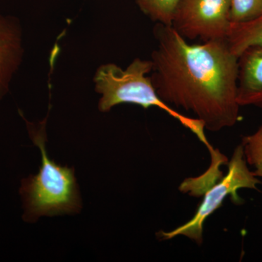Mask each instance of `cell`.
Segmentation results:
<instances>
[{"mask_svg": "<svg viewBox=\"0 0 262 262\" xmlns=\"http://www.w3.org/2000/svg\"><path fill=\"white\" fill-rule=\"evenodd\" d=\"M151 80L161 99L191 112L217 132L239 120L238 57L227 39L189 44L171 26L156 24Z\"/></svg>", "mask_w": 262, "mask_h": 262, "instance_id": "cell-1", "label": "cell"}, {"mask_svg": "<svg viewBox=\"0 0 262 262\" xmlns=\"http://www.w3.org/2000/svg\"><path fill=\"white\" fill-rule=\"evenodd\" d=\"M151 60L136 58L125 70L115 63H104L98 67L94 77L95 91L101 95L98 107L101 113L110 112L117 105L132 103L144 108L155 106L163 110L191 131L206 146L211 155L215 149L205 134L204 124L195 117L186 116L164 102L157 93L151 77Z\"/></svg>", "mask_w": 262, "mask_h": 262, "instance_id": "cell-2", "label": "cell"}, {"mask_svg": "<svg viewBox=\"0 0 262 262\" xmlns=\"http://www.w3.org/2000/svg\"><path fill=\"white\" fill-rule=\"evenodd\" d=\"M37 128L27 122L29 135L42 153L39 173L22 179L20 194L25 210L23 219L36 222L40 216L77 213L82 201L75 175V169L61 166L48 157L46 143V122Z\"/></svg>", "mask_w": 262, "mask_h": 262, "instance_id": "cell-3", "label": "cell"}, {"mask_svg": "<svg viewBox=\"0 0 262 262\" xmlns=\"http://www.w3.org/2000/svg\"><path fill=\"white\" fill-rule=\"evenodd\" d=\"M227 166L228 172L227 175L207 189L195 214L189 222L170 232L160 231L157 235L163 241L182 235L201 246L203 242L205 222L222 207L227 196L230 195L232 202L235 204L241 205L244 203V201L237 194V190L241 189L258 190L257 185L261 184V182L248 168L241 144L236 146Z\"/></svg>", "mask_w": 262, "mask_h": 262, "instance_id": "cell-4", "label": "cell"}, {"mask_svg": "<svg viewBox=\"0 0 262 262\" xmlns=\"http://www.w3.org/2000/svg\"><path fill=\"white\" fill-rule=\"evenodd\" d=\"M229 0H179L173 27L187 40L227 39L230 30Z\"/></svg>", "mask_w": 262, "mask_h": 262, "instance_id": "cell-5", "label": "cell"}, {"mask_svg": "<svg viewBox=\"0 0 262 262\" xmlns=\"http://www.w3.org/2000/svg\"><path fill=\"white\" fill-rule=\"evenodd\" d=\"M24 56V32L20 20L0 13V101L9 92Z\"/></svg>", "mask_w": 262, "mask_h": 262, "instance_id": "cell-6", "label": "cell"}, {"mask_svg": "<svg viewBox=\"0 0 262 262\" xmlns=\"http://www.w3.org/2000/svg\"><path fill=\"white\" fill-rule=\"evenodd\" d=\"M237 102L262 108V46H253L238 56Z\"/></svg>", "mask_w": 262, "mask_h": 262, "instance_id": "cell-7", "label": "cell"}, {"mask_svg": "<svg viewBox=\"0 0 262 262\" xmlns=\"http://www.w3.org/2000/svg\"><path fill=\"white\" fill-rule=\"evenodd\" d=\"M227 42L237 57L248 48L262 46V15L248 23L232 24Z\"/></svg>", "mask_w": 262, "mask_h": 262, "instance_id": "cell-8", "label": "cell"}, {"mask_svg": "<svg viewBox=\"0 0 262 262\" xmlns=\"http://www.w3.org/2000/svg\"><path fill=\"white\" fill-rule=\"evenodd\" d=\"M179 0H136L141 11L152 21L172 26Z\"/></svg>", "mask_w": 262, "mask_h": 262, "instance_id": "cell-9", "label": "cell"}, {"mask_svg": "<svg viewBox=\"0 0 262 262\" xmlns=\"http://www.w3.org/2000/svg\"><path fill=\"white\" fill-rule=\"evenodd\" d=\"M241 145L246 163L254 169L253 175L262 178V122L253 134L243 136Z\"/></svg>", "mask_w": 262, "mask_h": 262, "instance_id": "cell-10", "label": "cell"}, {"mask_svg": "<svg viewBox=\"0 0 262 262\" xmlns=\"http://www.w3.org/2000/svg\"><path fill=\"white\" fill-rule=\"evenodd\" d=\"M232 24L248 23L262 15V0H229Z\"/></svg>", "mask_w": 262, "mask_h": 262, "instance_id": "cell-11", "label": "cell"}]
</instances>
